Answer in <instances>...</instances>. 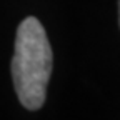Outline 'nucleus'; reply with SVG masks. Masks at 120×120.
I'll return each mask as SVG.
<instances>
[{
    "label": "nucleus",
    "instance_id": "obj_1",
    "mask_svg": "<svg viewBox=\"0 0 120 120\" xmlns=\"http://www.w3.org/2000/svg\"><path fill=\"white\" fill-rule=\"evenodd\" d=\"M52 47L43 25L35 17H27L17 28L12 79L20 103L28 110H38L47 95L52 73Z\"/></svg>",
    "mask_w": 120,
    "mask_h": 120
},
{
    "label": "nucleus",
    "instance_id": "obj_2",
    "mask_svg": "<svg viewBox=\"0 0 120 120\" xmlns=\"http://www.w3.org/2000/svg\"><path fill=\"white\" fill-rule=\"evenodd\" d=\"M118 20H120V0H118Z\"/></svg>",
    "mask_w": 120,
    "mask_h": 120
}]
</instances>
